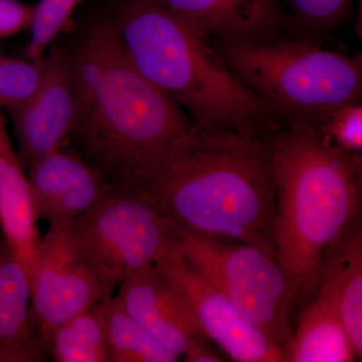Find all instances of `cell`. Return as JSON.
I'll use <instances>...</instances> for the list:
<instances>
[{"mask_svg":"<svg viewBox=\"0 0 362 362\" xmlns=\"http://www.w3.org/2000/svg\"><path fill=\"white\" fill-rule=\"evenodd\" d=\"M282 350L287 362H352L358 359L337 310L317 294L300 312L296 328L292 329Z\"/></svg>","mask_w":362,"mask_h":362,"instance_id":"cell-17","label":"cell"},{"mask_svg":"<svg viewBox=\"0 0 362 362\" xmlns=\"http://www.w3.org/2000/svg\"><path fill=\"white\" fill-rule=\"evenodd\" d=\"M26 173L37 221L49 226L77 220L112 189L103 175L68 140L42 156Z\"/></svg>","mask_w":362,"mask_h":362,"instance_id":"cell-11","label":"cell"},{"mask_svg":"<svg viewBox=\"0 0 362 362\" xmlns=\"http://www.w3.org/2000/svg\"><path fill=\"white\" fill-rule=\"evenodd\" d=\"M123 308L173 356L194 338L206 337L185 298L156 265L128 276L116 295Z\"/></svg>","mask_w":362,"mask_h":362,"instance_id":"cell-13","label":"cell"},{"mask_svg":"<svg viewBox=\"0 0 362 362\" xmlns=\"http://www.w3.org/2000/svg\"><path fill=\"white\" fill-rule=\"evenodd\" d=\"M37 223L28 173L0 110V233L30 281L40 240Z\"/></svg>","mask_w":362,"mask_h":362,"instance_id":"cell-14","label":"cell"},{"mask_svg":"<svg viewBox=\"0 0 362 362\" xmlns=\"http://www.w3.org/2000/svg\"><path fill=\"white\" fill-rule=\"evenodd\" d=\"M298 119L310 125L332 148L362 153V101L337 105Z\"/></svg>","mask_w":362,"mask_h":362,"instance_id":"cell-21","label":"cell"},{"mask_svg":"<svg viewBox=\"0 0 362 362\" xmlns=\"http://www.w3.org/2000/svg\"><path fill=\"white\" fill-rule=\"evenodd\" d=\"M45 361L30 319V279L0 233V362Z\"/></svg>","mask_w":362,"mask_h":362,"instance_id":"cell-16","label":"cell"},{"mask_svg":"<svg viewBox=\"0 0 362 362\" xmlns=\"http://www.w3.org/2000/svg\"><path fill=\"white\" fill-rule=\"evenodd\" d=\"M176 244L156 265L185 298L207 339L233 361L285 362L281 347L204 280L185 261Z\"/></svg>","mask_w":362,"mask_h":362,"instance_id":"cell-9","label":"cell"},{"mask_svg":"<svg viewBox=\"0 0 362 362\" xmlns=\"http://www.w3.org/2000/svg\"><path fill=\"white\" fill-rule=\"evenodd\" d=\"M83 0H40L35 4L25 58L39 61L69 25Z\"/></svg>","mask_w":362,"mask_h":362,"instance_id":"cell-22","label":"cell"},{"mask_svg":"<svg viewBox=\"0 0 362 362\" xmlns=\"http://www.w3.org/2000/svg\"><path fill=\"white\" fill-rule=\"evenodd\" d=\"M206 40L266 42L285 37L282 0H152Z\"/></svg>","mask_w":362,"mask_h":362,"instance_id":"cell-12","label":"cell"},{"mask_svg":"<svg viewBox=\"0 0 362 362\" xmlns=\"http://www.w3.org/2000/svg\"><path fill=\"white\" fill-rule=\"evenodd\" d=\"M47 358L54 362H110L102 302L54 330L45 349Z\"/></svg>","mask_w":362,"mask_h":362,"instance_id":"cell-18","label":"cell"},{"mask_svg":"<svg viewBox=\"0 0 362 362\" xmlns=\"http://www.w3.org/2000/svg\"><path fill=\"white\" fill-rule=\"evenodd\" d=\"M337 310L359 361L362 357V228L356 223L333 245L321 265L316 287Z\"/></svg>","mask_w":362,"mask_h":362,"instance_id":"cell-15","label":"cell"},{"mask_svg":"<svg viewBox=\"0 0 362 362\" xmlns=\"http://www.w3.org/2000/svg\"><path fill=\"white\" fill-rule=\"evenodd\" d=\"M276 187L275 259L295 304L309 299L326 254L361 221L362 156L332 148L303 120L267 136Z\"/></svg>","mask_w":362,"mask_h":362,"instance_id":"cell-3","label":"cell"},{"mask_svg":"<svg viewBox=\"0 0 362 362\" xmlns=\"http://www.w3.org/2000/svg\"><path fill=\"white\" fill-rule=\"evenodd\" d=\"M44 59V75L37 89L23 103L6 112L16 153L26 171L66 141L75 122V89L66 42L52 44Z\"/></svg>","mask_w":362,"mask_h":362,"instance_id":"cell-10","label":"cell"},{"mask_svg":"<svg viewBox=\"0 0 362 362\" xmlns=\"http://www.w3.org/2000/svg\"><path fill=\"white\" fill-rule=\"evenodd\" d=\"M35 8V4H23L18 0H0V40L30 30Z\"/></svg>","mask_w":362,"mask_h":362,"instance_id":"cell-24","label":"cell"},{"mask_svg":"<svg viewBox=\"0 0 362 362\" xmlns=\"http://www.w3.org/2000/svg\"><path fill=\"white\" fill-rule=\"evenodd\" d=\"M233 75L283 118L362 101V57L281 37L266 42L207 40Z\"/></svg>","mask_w":362,"mask_h":362,"instance_id":"cell-5","label":"cell"},{"mask_svg":"<svg viewBox=\"0 0 362 362\" xmlns=\"http://www.w3.org/2000/svg\"><path fill=\"white\" fill-rule=\"evenodd\" d=\"M30 284V319L45 357L57 327L114 295L83 252L70 223L49 226L40 238Z\"/></svg>","mask_w":362,"mask_h":362,"instance_id":"cell-8","label":"cell"},{"mask_svg":"<svg viewBox=\"0 0 362 362\" xmlns=\"http://www.w3.org/2000/svg\"><path fill=\"white\" fill-rule=\"evenodd\" d=\"M110 362H175L163 345L126 312L118 298L102 302Z\"/></svg>","mask_w":362,"mask_h":362,"instance_id":"cell-19","label":"cell"},{"mask_svg":"<svg viewBox=\"0 0 362 362\" xmlns=\"http://www.w3.org/2000/svg\"><path fill=\"white\" fill-rule=\"evenodd\" d=\"M70 228L109 291L156 265L178 240L177 230L146 192L111 189Z\"/></svg>","mask_w":362,"mask_h":362,"instance_id":"cell-7","label":"cell"},{"mask_svg":"<svg viewBox=\"0 0 362 362\" xmlns=\"http://www.w3.org/2000/svg\"><path fill=\"white\" fill-rule=\"evenodd\" d=\"M206 337L194 338L185 349L182 354L183 361L187 362H221L226 359L221 358L214 351L206 342Z\"/></svg>","mask_w":362,"mask_h":362,"instance_id":"cell-25","label":"cell"},{"mask_svg":"<svg viewBox=\"0 0 362 362\" xmlns=\"http://www.w3.org/2000/svg\"><path fill=\"white\" fill-rule=\"evenodd\" d=\"M354 0H287L285 37L320 45L349 18Z\"/></svg>","mask_w":362,"mask_h":362,"instance_id":"cell-20","label":"cell"},{"mask_svg":"<svg viewBox=\"0 0 362 362\" xmlns=\"http://www.w3.org/2000/svg\"><path fill=\"white\" fill-rule=\"evenodd\" d=\"M45 59H18L0 52V110L6 112L28 100L39 86Z\"/></svg>","mask_w":362,"mask_h":362,"instance_id":"cell-23","label":"cell"},{"mask_svg":"<svg viewBox=\"0 0 362 362\" xmlns=\"http://www.w3.org/2000/svg\"><path fill=\"white\" fill-rule=\"evenodd\" d=\"M146 192L177 232L252 245L275 257L276 187L266 138L194 123Z\"/></svg>","mask_w":362,"mask_h":362,"instance_id":"cell-2","label":"cell"},{"mask_svg":"<svg viewBox=\"0 0 362 362\" xmlns=\"http://www.w3.org/2000/svg\"><path fill=\"white\" fill-rule=\"evenodd\" d=\"M66 45L76 96L68 142L112 189L146 192L194 121L130 63L108 11L88 18Z\"/></svg>","mask_w":362,"mask_h":362,"instance_id":"cell-1","label":"cell"},{"mask_svg":"<svg viewBox=\"0 0 362 362\" xmlns=\"http://www.w3.org/2000/svg\"><path fill=\"white\" fill-rule=\"evenodd\" d=\"M176 246L204 280L283 349L292 334L295 301L275 257L252 245L183 232Z\"/></svg>","mask_w":362,"mask_h":362,"instance_id":"cell-6","label":"cell"},{"mask_svg":"<svg viewBox=\"0 0 362 362\" xmlns=\"http://www.w3.org/2000/svg\"><path fill=\"white\" fill-rule=\"evenodd\" d=\"M126 56L194 123L265 138L283 116L235 77L206 40L152 0L110 11Z\"/></svg>","mask_w":362,"mask_h":362,"instance_id":"cell-4","label":"cell"}]
</instances>
